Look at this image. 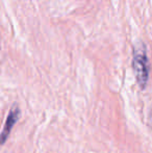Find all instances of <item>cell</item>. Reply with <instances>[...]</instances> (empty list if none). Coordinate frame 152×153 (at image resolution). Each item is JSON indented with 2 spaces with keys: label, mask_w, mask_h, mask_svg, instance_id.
<instances>
[{
  "label": "cell",
  "mask_w": 152,
  "mask_h": 153,
  "mask_svg": "<svg viewBox=\"0 0 152 153\" xmlns=\"http://www.w3.org/2000/svg\"><path fill=\"white\" fill-rule=\"evenodd\" d=\"M19 118H20V108H19L18 104H14L8 113L5 124H4L3 129L0 133V145H3L7 141L8 135L10 134V131L19 120Z\"/></svg>",
  "instance_id": "2"
},
{
  "label": "cell",
  "mask_w": 152,
  "mask_h": 153,
  "mask_svg": "<svg viewBox=\"0 0 152 153\" xmlns=\"http://www.w3.org/2000/svg\"><path fill=\"white\" fill-rule=\"evenodd\" d=\"M150 121L152 122V109H151V111H150Z\"/></svg>",
  "instance_id": "3"
},
{
  "label": "cell",
  "mask_w": 152,
  "mask_h": 153,
  "mask_svg": "<svg viewBox=\"0 0 152 153\" xmlns=\"http://www.w3.org/2000/svg\"><path fill=\"white\" fill-rule=\"evenodd\" d=\"M132 68L136 74V82L142 90L147 85L149 78V64L146 53V47L142 42H139L133 47V59H132Z\"/></svg>",
  "instance_id": "1"
}]
</instances>
